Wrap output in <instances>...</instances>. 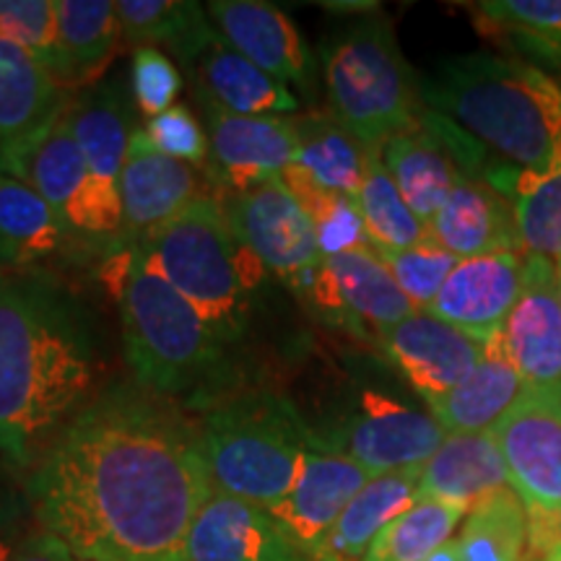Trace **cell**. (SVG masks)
I'll use <instances>...</instances> for the list:
<instances>
[{"mask_svg":"<svg viewBox=\"0 0 561 561\" xmlns=\"http://www.w3.org/2000/svg\"><path fill=\"white\" fill-rule=\"evenodd\" d=\"M30 491L42 533L81 561H185L214 483L201 426L170 398L121 385L55 434Z\"/></svg>","mask_w":561,"mask_h":561,"instance_id":"cell-1","label":"cell"},{"mask_svg":"<svg viewBox=\"0 0 561 561\" xmlns=\"http://www.w3.org/2000/svg\"><path fill=\"white\" fill-rule=\"evenodd\" d=\"M94 382L81 322L37 289H0V453L30 466Z\"/></svg>","mask_w":561,"mask_h":561,"instance_id":"cell-2","label":"cell"},{"mask_svg":"<svg viewBox=\"0 0 561 561\" xmlns=\"http://www.w3.org/2000/svg\"><path fill=\"white\" fill-rule=\"evenodd\" d=\"M421 100L512 170L549 174L561 167V87L528 60L486 53L450 58L421 83Z\"/></svg>","mask_w":561,"mask_h":561,"instance_id":"cell-3","label":"cell"},{"mask_svg":"<svg viewBox=\"0 0 561 561\" xmlns=\"http://www.w3.org/2000/svg\"><path fill=\"white\" fill-rule=\"evenodd\" d=\"M140 248L224 343L240 339L265 268L234 234L219 201L203 195Z\"/></svg>","mask_w":561,"mask_h":561,"instance_id":"cell-4","label":"cell"},{"mask_svg":"<svg viewBox=\"0 0 561 561\" xmlns=\"http://www.w3.org/2000/svg\"><path fill=\"white\" fill-rule=\"evenodd\" d=\"M201 439L214 491L271 510L297 481L310 426L276 392L244 390L208 405Z\"/></svg>","mask_w":561,"mask_h":561,"instance_id":"cell-5","label":"cell"},{"mask_svg":"<svg viewBox=\"0 0 561 561\" xmlns=\"http://www.w3.org/2000/svg\"><path fill=\"white\" fill-rule=\"evenodd\" d=\"M125 356L140 388L161 398L201 390L224 362V341L138 248L123 278Z\"/></svg>","mask_w":561,"mask_h":561,"instance_id":"cell-6","label":"cell"},{"mask_svg":"<svg viewBox=\"0 0 561 561\" xmlns=\"http://www.w3.org/2000/svg\"><path fill=\"white\" fill-rule=\"evenodd\" d=\"M331 117L371 151L421 128V87L390 21L369 16L335 34L322 55Z\"/></svg>","mask_w":561,"mask_h":561,"instance_id":"cell-7","label":"cell"},{"mask_svg":"<svg viewBox=\"0 0 561 561\" xmlns=\"http://www.w3.org/2000/svg\"><path fill=\"white\" fill-rule=\"evenodd\" d=\"M445 439L447 432L432 411L411 409L380 390L362 392L356 409L335 426L310 430L312 447L359 462L369 476L421 468Z\"/></svg>","mask_w":561,"mask_h":561,"instance_id":"cell-8","label":"cell"},{"mask_svg":"<svg viewBox=\"0 0 561 561\" xmlns=\"http://www.w3.org/2000/svg\"><path fill=\"white\" fill-rule=\"evenodd\" d=\"M0 172L32 185L42 198L58 210L68 229L110 234L125 224L123 208L102 195L91 180L87 159L73 136L68 104L55 121L21 149L0 159Z\"/></svg>","mask_w":561,"mask_h":561,"instance_id":"cell-9","label":"cell"},{"mask_svg":"<svg viewBox=\"0 0 561 561\" xmlns=\"http://www.w3.org/2000/svg\"><path fill=\"white\" fill-rule=\"evenodd\" d=\"M224 210L234 234L263 268L307 297L325 257L310 214L286 182L273 180L255 191L237 193Z\"/></svg>","mask_w":561,"mask_h":561,"instance_id":"cell-10","label":"cell"},{"mask_svg":"<svg viewBox=\"0 0 561 561\" xmlns=\"http://www.w3.org/2000/svg\"><path fill=\"white\" fill-rule=\"evenodd\" d=\"M510 483L525 510L561 515V401L525 390L494 426Z\"/></svg>","mask_w":561,"mask_h":561,"instance_id":"cell-11","label":"cell"},{"mask_svg":"<svg viewBox=\"0 0 561 561\" xmlns=\"http://www.w3.org/2000/svg\"><path fill=\"white\" fill-rule=\"evenodd\" d=\"M307 299L314 301L328 320L359 335L371 331L375 339L416 312L371 248L325 257Z\"/></svg>","mask_w":561,"mask_h":561,"instance_id":"cell-12","label":"cell"},{"mask_svg":"<svg viewBox=\"0 0 561 561\" xmlns=\"http://www.w3.org/2000/svg\"><path fill=\"white\" fill-rule=\"evenodd\" d=\"M525 390L561 401V297L557 263L525 255L523 291L502 328Z\"/></svg>","mask_w":561,"mask_h":561,"instance_id":"cell-13","label":"cell"},{"mask_svg":"<svg viewBox=\"0 0 561 561\" xmlns=\"http://www.w3.org/2000/svg\"><path fill=\"white\" fill-rule=\"evenodd\" d=\"M377 343L430 409L450 396L483 356L481 341L432 312H413L377 335Z\"/></svg>","mask_w":561,"mask_h":561,"instance_id":"cell-14","label":"cell"},{"mask_svg":"<svg viewBox=\"0 0 561 561\" xmlns=\"http://www.w3.org/2000/svg\"><path fill=\"white\" fill-rule=\"evenodd\" d=\"M369 479L371 476L359 462L310 445L291 491L268 512L291 543L314 561L343 510L367 486Z\"/></svg>","mask_w":561,"mask_h":561,"instance_id":"cell-15","label":"cell"},{"mask_svg":"<svg viewBox=\"0 0 561 561\" xmlns=\"http://www.w3.org/2000/svg\"><path fill=\"white\" fill-rule=\"evenodd\" d=\"M210 159L224 185L248 193L284 178L297 159L299 136L291 117L234 115L203 100Z\"/></svg>","mask_w":561,"mask_h":561,"instance_id":"cell-16","label":"cell"},{"mask_svg":"<svg viewBox=\"0 0 561 561\" xmlns=\"http://www.w3.org/2000/svg\"><path fill=\"white\" fill-rule=\"evenodd\" d=\"M208 16L224 45L280 83L312 94L318 76L314 55L289 13L263 0H214Z\"/></svg>","mask_w":561,"mask_h":561,"instance_id":"cell-17","label":"cell"},{"mask_svg":"<svg viewBox=\"0 0 561 561\" xmlns=\"http://www.w3.org/2000/svg\"><path fill=\"white\" fill-rule=\"evenodd\" d=\"M525 252H491L458 261L437 299L434 318L450 322L471 339L486 343L507 322L523 291Z\"/></svg>","mask_w":561,"mask_h":561,"instance_id":"cell-18","label":"cell"},{"mask_svg":"<svg viewBox=\"0 0 561 561\" xmlns=\"http://www.w3.org/2000/svg\"><path fill=\"white\" fill-rule=\"evenodd\" d=\"M185 561H310L268 510L234 500L208 496L191 525Z\"/></svg>","mask_w":561,"mask_h":561,"instance_id":"cell-19","label":"cell"},{"mask_svg":"<svg viewBox=\"0 0 561 561\" xmlns=\"http://www.w3.org/2000/svg\"><path fill=\"white\" fill-rule=\"evenodd\" d=\"M203 198V180L195 167L157 151L144 128H133L121 178L125 227L146 237L187 206Z\"/></svg>","mask_w":561,"mask_h":561,"instance_id":"cell-20","label":"cell"},{"mask_svg":"<svg viewBox=\"0 0 561 561\" xmlns=\"http://www.w3.org/2000/svg\"><path fill=\"white\" fill-rule=\"evenodd\" d=\"M430 234L458 261L491 252H523L510 201L489 182L468 174H460L455 182L430 224Z\"/></svg>","mask_w":561,"mask_h":561,"instance_id":"cell-21","label":"cell"},{"mask_svg":"<svg viewBox=\"0 0 561 561\" xmlns=\"http://www.w3.org/2000/svg\"><path fill=\"white\" fill-rule=\"evenodd\" d=\"M510 471L494 432L447 434L421 468L419 500H437L471 512L496 491L510 489Z\"/></svg>","mask_w":561,"mask_h":561,"instance_id":"cell-22","label":"cell"},{"mask_svg":"<svg viewBox=\"0 0 561 561\" xmlns=\"http://www.w3.org/2000/svg\"><path fill=\"white\" fill-rule=\"evenodd\" d=\"M68 100L42 62L0 37V159L37 138Z\"/></svg>","mask_w":561,"mask_h":561,"instance_id":"cell-23","label":"cell"},{"mask_svg":"<svg viewBox=\"0 0 561 561\" xmlns=\"http://www.w3.org/2000/svg\"><path fill=\"white\" fill-rule=\"evenodd\" d=\"M523 392L525 382L500 331L483 343V356L471 375L430 411L447 434L491 432Z\"/></svg>","mask_w":561,"mask_h":561,"instance_id":"cell-24","label":"cell"},{"mask_svg":"<svg viewBox=\"0 0 561 561\" xmlns=\"http://www.w3.org/2000/svg\"><path fill=\"white\" fill-rule=\"evenodd\" d=\"M123 39L117 3L112 0H58V87L81 89L94 83L115 58Z\"/></svg>","mask_w":561,"mask_h":561,"instance_id":"cell-25","label":"cell"},{"mask_svg":"<svg viewBox=\"0 0 561 561\" xmlns=\"http://www.w3.org/2000/svg\"><path fill=\"white\" fill-rule=\"evenodd\" d=\"M421 468L371 476L343 510L314 561H364L371 541L419 502Z\"/></svg>","mask_w":561,"mask_h":561,"instance_id":"cell-26","label":"cell"},{"mask_svg":"<svg viewBox=\"0 0 561 561\" xmlns=\"http://www.w3.org/2000/svg\"><path fill=\"white\" fill-rule=\"evenodd\" d=\"M380 157L403 201L430 227L462 174L453 161V151L421 123V128L390 138Z\"/></svg>","mask_w":561,"mask_h":561,"instance_id":"cell-27","label":"cell"},{"mask_svg":"<svg viewBox=\"0 0 561 561\" xmlns=\"http://www.w3.org/2000/svg\"><path fill=\"white\" fill-rule=\"evenodd\" d=\"M201 100L216 107L250 117H280L299 112V100L286 83L273 79L255 62L242 58L231 47L214 45L198 66Z\"/></svg>","mask_w":561,"mask_h":561,"instance_id":"cell-28","label":"cell"},{"mask_svg":"<svg viewBox=\"0 0 561 561\" xmlns=\"http://www.w3.org/2000/svg\"><path fill=\"white\" fill-rule=\"evenodd\" d=\"M68 117L91 180L104 198L123 208L121 178L133 136L123 100L112 89H94L68 102Z\"/></svg>","mask_w":561,"mask_h":561,"instance_id":"cell-29","label":"cell"},{"mask_svg":"<svg viewBox=\"0 0 561 561\" xmlns=\"http://www.w3.org/2000/svg\"><path fill=\"white\" fill-rule=\"evenodd\" d=\"M117 16L130 45L170 50L185 62L221 42L208 9L193 0H117Z\"/></svg>","mask_w":561,"mask_h":561,"instance_id":"cell-30","label":"cell"},{"mask_svg":"<svg viewBox=\"0 0 561 561\" xmlns=\"http://www.w3.org/2000/svg\"><path fill=\"white\" fill-rule=\"evenodd\" d=\"M68 224L24 180L0 172V263L34 265L58 255L68 242Z\"/></svg>","mask_w":561,"mask_h":561,"instance_id":"cell-31","label":"cell"},{"mask_svg":"<svg viewBox=\"0 0 561 561\" xmlns=\"http://www.w3.org/2000/svg\"><path fill=\"white\" fill-rule=\"evenodd\" d=\"M294 123H297L299 151L286 172L299 174L320 191L356 198L371 149L359 144L331 115H307Z\"/></svg>","mask_w":561,"mask_h":561,"instance_id":"cell-32","label":"cell"},{"mask_svg":"<svg viewBox=\"0 0 561 561\" xmlns=\"http://www.w3.org/2000/svg\"><path fill=\"white\" fill-rule=\"evenodd\" d=\"M483 182L510 201L525 255L561 261V167L549 174H523L504 164Z\"/></svg>","mask_w":561,"mask_h":561,"instance_id":"cell-33","label":"cell"},{"mask_svg":"<svg viewBox=\"0 0 561 561\" xmlns=\"http://www.w3.org/2000/svg\"><path fill=\"white\" fill-rule=\"evenodd\" d=\"M483 34L530 66L561 70V0H486L473 9Z\"/></svg>","mask_w":561,"mask_h":561,"instance_id":"cell-34","label":"cell"},{"mask_svg":"<svg viewBox=\"0 0 561 561\" xmlns=\"http://www.w3.org/2000/svg\"><path fill=\"white\" fill-rule=\"evenodd\" d=\"M354 201L359 206L371 250L396 252L432 240L430 227L413 214L390 172L385 170L380 151H369L367 172H364V182Z\"/></svg>","mask_w":561,"mask_h":561,"instance_id":"cell-35","label":"cell"},{"mask_svg":"<svg viewBox=\"0 0 561 561\" xmlns=\"http://www.w3.org/2000/svg\"><path fill=\"white\" fill-rule=\"evenodd\" d=\"M525 546L528 510L512 486L476 504L455 538L460 561H523Z\"/></svg>","mask_w":561,"mask_h":561,"instance_id":"cell-36","label":"cell"},{"mask_svg":"<svg viewBox=\"0 0 561 561\" xmlns=\"http://www.w3.org/2000/svg\"><path fill=\"white\" fill-rule=\"evenodd\" d=\"M466 515V510L453 504L419 500L371 541L364 561H426L453 541V533Z\"/></svg>","mask_w":561,"mask_h":561,"instance_id":"cell-37","label":"cell"},{"mask_svg":"<svg viewBox=\"0 0 561 561\" xmlns=\"http://www.w3.org/2000/svg\"><path fill=\"white\" fill-rule=\"evenodd\" d=\"M280 180L286 182V187L297 195L301 206L310 214L314 231H318L322 257H335L351 250L371 248L367 231H364L359 206H356L354 198L320 191V187L310 185V182L301 180L294 172H284Z\"/></svg>","mask_w":561,"mask_h":561,"instance_id":"cell-38","label":"cell"},{"mask_svg":"<svg viewBox=\"0 0 561 561\" xmlns=\"http://www.w3.org/2000/svg\"><path fill=\"white\" fill-rule=\"evenodd\" d=\"M377 255H380L382 263L388 265L396 284L401 286V291L411 299L416 312H430V307L434 305V299H437L442 286H445L447 276H450L455 265H458V257L445 248H439L434 240L416 244V248L409 250L377 252Z\"/></svg>","mask_w":561,"mask_h":561,"instance_id":"cell-39","label":"cell"},{"mask_svg":"<svg viewBox=\"0 0 561 561\" xmlns=\"http://www.w3.org/2000/svg\"><path fill=\"white\" fill-rule=\"evenodd\" d=\"M0 37L16 42L53 73L58 60V0H0Z\"/></svg>","mask_w":561,"mask_h":561,"instance_id":"cell-40","label":"cell"},{"mask_svg":"<svg viewBox=\"0 0 561 561\" xmlns=\"http://www.w3.org/2000/svg\"><path fill=\"white\" fill-rule=\"evenodd\" d=\"M133 100L146 121L172 110L182 89V76L167 53L157 47H136L130 68Z\"/></svg>","mask_w":561,"mask_h":561,"instance_id":"cell-41","label":"cell"},{"mask_svg":"<svg viewBox=\"0 0 561 561\" xmlns=\"http://www.w3.org/2000/svg\"><path fill=\"white\" fill-rule=\"evenodd\" d=\"M144 133L151 140L153 149L164 153V157L185 161L195 170L206 164L210 157L208 130L203 128L193 110L185 107V104H174L172 110L161 112L159 117L146 121Z\"/></svg>","mask_w":561,"mask_h":561,"instance_id":"cell-42","label":"cell"},{"mask_svg":"<svg viewBox=\"0 0 561 561\" xmlns=\"http://www.w3.org/2000/svg\"><path fill=\"white\" fill-rule=\"evenodd\" d=\"M11 561H81L79 557L68 551V546H62L58 538L39 533V536L24 541L13 553Z\"/></svg>","mask_w":561,"mask_h":561,"instance_id":"cell-43","label":"cell"},{"mask_svg":"<svg viewBox=\"0 0 561 561\" xmlns=\"http://www.w3.org/2000/svg\"><path fill=\"white\" fill-rule=\"evenodd\" d=\"M426 561H460V557H458V549H455V541H450V543L442 546V549L434 551L432 557L426 559Z\"/></svg>","mask_w":561,"mask_h":561,"instance_id":"cell-44","label":"cell"},{"mask_svg":"<svg viewBox=\"0 0 561 561\" xmlns=\"http://www.w3.org/2000/svg\"><path fill=\"white\" fill-rule=\"evenodd\" d=\"M19 546L13 543V538H0V561H11Z\"/></svg>","mask_w":561,"mask_h":561,"instance_id":"cell-45","label":"cell"},{"mask_svg":"<svg viewBox=\"0 0 561 561\" xmlns=\"http://www.w3.org/2000/svg\"><path fill=\"white\" fill-rule=\"evenodd\" d=\"M9 520V504H5L3 496H0V525Z\"/></svg>","mask_w":561,"mask_h":561,"instance_id":"cell-46","label":"cell"},{"mask_svg":"<svg viewBox=\"0 0 561 561\" xmlns=\"http://www.w3.org/2000/svg\"><path fill=\"white\" fill-rule=\"evenodd\" d=\"M543 561H561V546H557V549H553Z\"/></svg>","mask_w":561,"mask_h":561,"instance_id":"cell-47","label":"cell"},{"mask_svg":"<svg viewBox=\"0 0 561 561\" xmlns=\"http://www.w3.org/2000/svg\"><path fill=\"white\" fill-rule=\"evenodd\" d=\"M557 273H559V297H561V261H557Z\"/></svg>","mask_w":561,"mask_h":561,"instance_id":"cell-48","label":"cell"}]
</instances>
